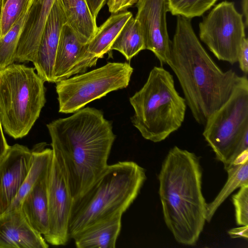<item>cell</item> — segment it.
<instances>
[{
    "label": "cell",
    "mask_w": 248,
    "mask_h": 248,
    "mask_svg": "<svg viewBox=\"0 0 248 248\" xmlns=\"http://www.w3.org/2000/svg\"><path fill=\"white\" fill-rule=\"evenodd\" d=\"M30 8L23 13L9 31L0 38V70L15 62L19 39Z\"/></svg>",
    "instance_id": "cell-24"
},
{
    "label": "cell",
    "mask_w": 248,
    "mask_h": 248,
    "mask_svg": "<svg viewBox=\"0 0 248 248\" xmlns=\"http://www.w3.org/2000/svg\"><path fill=\"white\" fill-rule=\"evenodd\" d=\"M98 59L87 51V44L82 43L66 23L62 28L54 67V83L70 76L83 73L95 65Z\"/></svg>",
    "instance_id": "cell-13"
},
{
    "label": "cell",
    "mask_w": 248,
    "mask_h": 248,
    "mask_svg": "<svg viewBox=\"0 0 248 248\" xmlns=\"http://www.w3.org/2000/svg\"><path fill=\"white\" fill-rule=\"evenodd\" d=\"M138 0H108L107 5L109 12L112 14L125 11L129 7L137 2Z\"/></svg>",
    "instance_id": "cell-28"
},
{
    "label": "cell",
    "mask_w": 248,
    "mask_h": 248,
    "mask_svg": "<svg viewBox=\"0 0 248 248\" xmlns=\"http://www.w3.org/2000/svg\"><path fill=\"white\" fill-rule=\"evenodd\" d=\"M91 13L94 19H96L99 12L106 4L107 0H86Z\"/></svg>",
    "instance_id": "cell-30"
},
{
    "label": "cell",
    "mask_w": 248,
    "mask_h": 248,
    "mask_svg": "<svg viewBox=\"0 0 248 248\" xmlns=\"http://www.w3.org/2000/svg\"><path fill=\"white\" fill-rule=\"evenodd\" d=\"M42 234L30 224L21 207L0 215V248H47Z\"/></svg>",
    "instance_id": "cell-15"
},
{
    "label": "cell",
    "mask_w": 248,
    "mask_h": 248,
    "mask_svg": "<svg viewBox=\"0 0 248 248\" xmlns=\"http://www.w3.org/2000/svg\"><path fill=\"white\" fill-rule=\"evenodd\" d=\"M133 16L128 11L112 15L100 27L87 44V51L98 59L110 50L111 47L127 21Z\"/></svg>",
    "instance_id": "cell-20"
},
{
    "label": "cell",
    "mask_w": 248,
    "mask_h": 248,
    "mask_svg": "<svg viewBox=\"0 0 248 248\" xmlns=\"http://www.w3.org/2000/svg\"><path fill=\"white\" fill-rule=\"evenodd\" d=\"M169 65L193 117L201 124L228 99L241 77L218 67L198 39L190 19L181 16H177Z\"/></svg>",
    "instance_id": "cell-1"
},
{
    "label": "cell",
    "mask_w": 248,
    "mask_h": 248,
    "mask_svg": "<svg viewBox=\"0 0 248 248\" xmlns=\"http://www.w3.org/2000/svg\"><path fill=\"white\" fill-rule=\"evenodd\" d=\"M202 176L198 157L177 146L168 153L159 174L165 223L175 240L185 245L195 244L206 221Z\"/></svg>",
    "instance_id": "cell-3"
},
{
    "label": "cell",
    "mask_w": 248,
    "mask_h": 248,
    "mask_svg": "<svg viewBox=\"0 0 248 248\" xmlns=\"http://www.w3.org/2000/svg\"><path fill=\"white\" fill-rule=\"evenodd\" d=\"M136 6L138 11L135 18L140 24L145 49L155 54L161 66L169 65L171 41L166 21L168 0H138Z\"/></svg>",
    "instance_id": "cell-11"
},
{
    "label": "cell",
    "mask_w": 248,
    "mask_h": 248,
    "mask_svg": "<svg viewBox=\"0 0 248 248\" xmlns=\"http://www.w3.org/2000/svg\"><path fill=\"white\" fill-rule=\"evenodd\" d=\"M218 0H168L169 12L191 19L200 16Z\"/></svg>",
    "instance_id": "cell-26"
},
{
    "label": "cell",
    "mask_w": 248,
    "mask_h": 248,
    "mask_svg": "<svg viewBox=\"0 0 248 248\" xmlns=\"http://www.w3.org/2000/svg\"><path fill=\"white\" fill-rule=\"evenodd\" d=\"M31 161V150L19 144L10 146L0 160V215L6 211L17 195Z\"/></svg>",
    "instance_id": "cell-12"
},
{
    "label": "cell",
    "mask_w": 248,
    "mask_h": 248,
    "mask_svg": "<svg viewBox=\"0 0 248 248\" xmlns=\"http://www.w3.org/2000/svg\"><path fill=\"white\" fill-rule=\"evenodd\" d=\"M243 16L232 2L216 5L199 24L201 40L220 61L237 62L241 44L246 37Z\"/></svg>",
    "instance_id": "cell-9"
},
{
    "label": "cell",
    "mask_w": 248,
    "mask_h": 248,
    "mask_svg": "<svg viewBox=\"0 0 248 248\" xmlns=\"http://www.w3.org/2000/svg\"><path fill=\"white\" fill-rule=\"evenodd\" d=\"M232 238L248 237V226H242L239 228H233L228 232Z\"/></svg>",
    "instance_id": "cell-31"
},
{
    "label": "cell",
    "mask_w": 248,
    "mask_h": 248,
    "mask_svg": "<svg viewBox=\"0 0 248 248\" xmlns=\"http://www.w3.org/2000/svg\"><path fill=\"white\" fill-rule=\"evenodd\" d=\"M47 176V174L31 189L20 206L31 226L43 236L49 230Z\"/></svg>",
    "instance_id": "cell-18"
},
{
    "label": "cell",
    "mask_w": 248,
    "mask_h": 248,
    "mask_svg": "<svg viewBox=\"0 0 248 248\" xmlns=\"http://www.w3.org/2000/svg\"><path fill=\"white\" fill-rule=\"evenodd\" d=\"M63 10L66 24L79 40L87 44L95 34L98 27L86 0H59Z\"/></svg>",
    "instance_id": "cell-19"
},
{
    "label": "cell",
    "mask_w": 248,
    "mask_h": 248,
    "mask_svg": "<svg viewBox=\"0 0 248 248\" xmlns=\"http://www.w3.org/2000/svg\"><path fill=\"white\" fill-rule=\"evenodd\" d=\"M46 126L51 144L60 150L63 157L74 201L86 192L108 165L115 139L111 124L101 110L86 107Z\"/></svg>",
    "instance_id": "cell-2"
},
{
    "label": "cell",
    "mask_w": 248,
    "mask_h": 248,
    "mask_svg": "<svg viewBox=\"0 0 248 248\" xmlns=\"http://www.w3.org/2000/svg\"><path fill=\"white\" fill-rule=\"evenodd\" d=\"M66 23L59 0H56L48 15L32 62L37 74L45 82L54 83V67L60 33Z\"/></svg>",
    "instance_id": "cell-14"
},
{
    "label": "cell",
    "mask_w": 248,
    "mask_h": 248,
    "mask_svg": "<svg viewBox=\"0 0 248 248\" xmlns=\"http://www.w3.org/2000/svg\"><path fill=\"white\" fill-rule=\"evenodd\" d=\"M232 199L237 224L248 226V185L240 187V190L233 195Z\"/></svg>",
    "instance_id": "cell-27"
},
{
    "label": "cell",
    "mask_w": 248,
    "mask_h": 248,
    "mask_svg": "<svg viewBox=\"0 0 248 248\" xmlns=\"http://www.w3.org/2000/svg\"><path fill=\"white\" fill-rule=\"evenodd\" d=\"M55 0L33 1L19 39L15 62H34L44 26Z\"/></svg>",
    "instance_id": "cell-16"
},
{
    "label": "cell",
    "mask_w": 248,
    "mask_h": 248,
    "mask_svg": "<svg viewBox=\"0 0 248 248\" xmlns=\"http://www.w3.org/2000/svg\"><path fill=\"white\" fill-rule=\"evenodd\" d=\"M46 143H40L31 150L32 161L29 170L17 195L6 211L20 207L25 197L47 174L52 150L46 148Z\"/></svg>",
    "instance_id": "cell-21"
},
{
    "label": "cell",
    "mask_w": 248,
    "mask_h": 248,
    "mask_svg": "<svg viewBox=\"0 0 248 248\" xmlns=\"http://www.w3.org/2000/svg\"><path fill=\"white\" fill-rule=\"evenodd\" d=\"M248 0H242V10L243 14L245 18L244 23L246 27L248 26Z\"/></svg>",
    "instance_id": "cell-33"
},
{
    "label": "cell",
    "mask_w": 248,
    "mask_h": 248,
    "mask_svg": "<svg viewBox=\"0 0 248 248\" xmlns=\"http://www.w3.org/2000/svg\"><path fill=\"white\" fill-rule=\"evenodd\" d=\"M203 136L225 170L248 150V79L241 76L228 99L204 124Z\"/></svg>",
    "instance_id": "cell-7"
},
{
    "label": "cell",
    "mask_w": 248,
    "mask_h": 248,
    "mask_svg": "<svg viewBox=\"0 0 248 248\" xmlns=\"http://www.w3.org/2000/svg\"><path fill=\"white\" fill-rule=\"evenodd\" d=\"M228 179L215 199L207 204L206 221L209 222L219 206L235 189L248 185V150L241 154L228 168Z\"/></svg>",
    "instance_id": "cell-22"
},
{
    "label": "cell",
    "mask_w": 248,
    "mask_h": 248,
    "mask_svg": "<svg viewBox=\"0 0 248 248\" xmlns=\"http://www.w3.org/2000/svg\"><path fill=\"white\" fill-rule=\"evenodd\" d=\"M144 49H146L144 40L140 24L132 16L122 28L110 50L118 51L127 61H130Z\"/></svg>",
    "instance_id": "cell-23"
},
{
    "label": "cell",
    "mask_w": 248,
    "mask_h": 248,
    "mask_svg": "<svg viewBox=\"0 0 248 248\" xmlns=\"http://www.w3.org/2000/svg\"><path fill=\"white\" fill-rule=\"evenodd\" d=\"M10 146L8 144L4 135L3 128L0 120V160L7 152Z\"/></svg>",
    "instance_id": "cell-32"
},
{
    "label": "cell",
    "mask_w": 248,
    "mask_h": 248,
    "mask_svg": "<svg viewBox=\"0 0 248 248\" xmlns=\"http://www.w3.org/2000/svg\"><path fill=\"white\" fill-rule=\"evenodd\" d=\"M237 62L241 71L245 74L248 73V40L247 38L243 40L238 52Z\"/></svg>",
    "instance_id": "cell-29"
},
{
    "label": "cell",
    "mask_w": 248,
    "mask_h": 248,
    "mask_svg": "<svg viewBox=\"0 0 248 248\" xmlns=\"http://www.w3.org/2000/svg\"><path fill=\"white\" fill-rule=\"evenodd\" d=\"M133 68L124 62L105 65L56 83L61 113H74L108 93L127 87Z\"/></svg>",
    "instance_id": "cell-8"
},
{
    "label": "cell",
    "mask_w": 248,
    "mask_h": 248,
    "mask_svg": "<svg viewBox=\"0 0 248 248\" xmlns=\"http://www.w3.org/2000/svg\"><path fill=\"white\" fill-rule=\"evenodd\" d=\"M146 178L145 170L135 162L108 165L86 192L73 201L68 224L70 239L97 222L123 214Z\"/></svg>",
    "instance_id": "cell-4"
},
{
    "label": "cell",
    "mask_w": 248,
    "mask_h": 248,
    "mask_svg": "<svg viewBox=\"0 0 248 248\" xmlns=\"http://www.w3.org/2000/svg\"><path fill=\"white\" fill-rule=\"evenodd\" d=\"M38 0H33V1H37Z\"/></svg>",
    "instance_id": "cell-34"
},
{
    "label": "cell",
    "mask_w": 248,
    "mask_h": 248,
    "mask_svg": "<svg viewBox=\"0 0 248 248\" xmlns=\"http://www.w3.org/2000/svg\"><path fill=\"white\" fill-rule=\"evenodd\" d=\"M45 81L33 67L13 63L0 70V120L15 139L28 134L46 102Z\"/></svg>",
    "instance_id": "cell-6"
},
{
    "label": "cell",
    "mask_w": 248,
    "mask_h": 248,
    "mask_svg": "<svg viewBox=\"0 0 248 248\" xmlns=\"http://www.w3.org/2000/svg\"><path fill=\"white\" fill-rule=\"evenodd\" d=\"M33 0H1L0 38L4 35L32 5Z\"/></svg>",
    "instance_id": "cell-25"
},
{
    "label": "cell",
    "mask_w": 248,
    "mask_h": 248,
    "mask_svg": "<svg viewBox=\"0 0 248 248\" xmlns=\"http://www.w3.org/2000/svg\"><path fill=\"white\" fill-rule=\"evenodd\" d=\"M52 155L47 176L49 230L44 237L53 246H64L70 239L69 221L73 202L64 160L60 150L51 144Z\"/></svg>",
    "instance_id": "cell-10"
},
{
    "label": "cell",
    "mask_w": 248,
    "mask_h": 248,
    "mask_svg": "<svg viewBox=\"0 0 248 248\" xmlns=\"http://www.w3.org/2000/svg\"><path fill=\"white\" fill-rule=\"evenodd\" d=\"M134 110L133 125L145 139L165 140L184 121L186 104L177 91L172 75L162 66H154L143 87L129 98Z\"/></svg>",
    "instance_id": "cell-5"
},
{
    "label": "cell",
    "mask_w": 248,
    "mask_h": 248,
    "mask_svg": "<svg viewBox=\"0 0 248 248\" xmlns=\"http://www.w3.org/2000/svg\"><path fill=\"white\" fill-rule=\"evenodd\" d=\"M123 214L97 222L72 239L78 248H114L122 227Z\"/></svg>",
    "instance_id": "cell-17"
}]
</instances>
